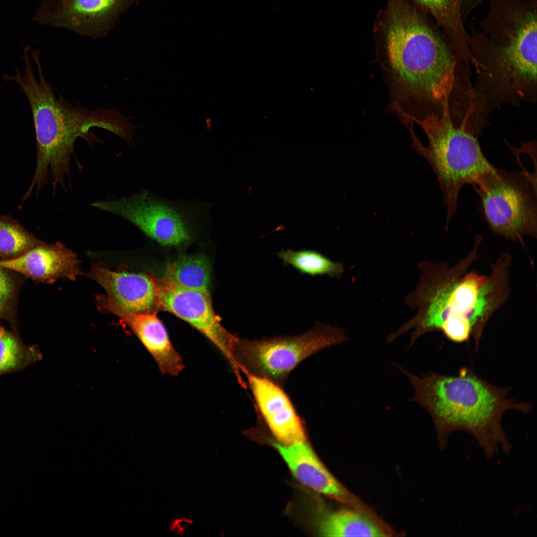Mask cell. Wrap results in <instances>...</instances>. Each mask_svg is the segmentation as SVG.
I'll list each match as a JSON object with an SVG mask.
<instances>
[{
  "instance_id": "obj_1",
  "label": "cell",
  "mask_w": 537,
  "mask_h": 537,
  "mask_svg": "<svg viewBox=\"0 0 537 537\" xmlns=\"http://www.w3.org/2000/svg\"><path fill=\"white\" fill-rule=\"evenodd\" d=\"M432 17L412 0H386L373 33L379 55L405 93L441 115L448 102L452 115L471 103L470 68L450 48Z\"/></svg>"
},
{
  "instance_id": "obj_2",
  "label": "cell",
  "mask_w": 537,
  "mask_h": 537,
  "mask_svg": "<svg viewBox=\"0 0 537 537\" xmlns=\"http://www.w3.org/2000/svg\"><path fill=\"white\" fill-rule=\"evenodd\" d=\"M481 240L477 236L471 252L453 266L427 261L419 263V283L406 298V303L416 313L387 336V343L414 329L410 347L420 337L437 331L455 344L468 343L472 338L477 352L486 325L509 298L512 263L511 255L504 253L496 260L488 275L469 269L479 259Z\"/></svg>"
},
{
  "instance_id": "obj_3",
  "label": "cell",
  "mask_w": 537,
  "mask_h": 537,
  "mask_svg": "<svg viewBox=\"0 0 537 537\" xmlns=\"http://www.w3.org/2000/svg\"><path fill=\"white\" fill-rule=\"evenodd\" d=\"M32 57L37 65L38 80L34 77L28 53L23 55V76L17 69L14 75L3 76L5 80L18 84L25 93L34 122L36 165L25 198L30 196L33 190L41 189L48 183L50 174L54 194L58 186L67 190L65 179L70 178V160L77 139L81 137L90 145L100 141L91 132L90 128L106 130L128 144L133 142L137 128L119 109H90L80 104L74 105L61 95L56 98L52 86L43 76L39 53L32 52Z\"/></svg>"
},
{
  "instance_id": "obj_4",
  "label": "cell",
  "mask_w": 537,
  "mask_h": 537,
  "mask_svg": "<svg viewBox=\"0 0 537 537\" xmlns=\"http://www.w3.org/2000/svg\"><path fill=\"white\" fill-rule=\"evenodd\" d=\"M398 368L414 388L415 395L409 400L430 414L442 446L446 445L451 433L463 431L476 439L488 456L499 445L509 451L510 445L501 424L503 414L509 410L527 413L532 409L527 402L507 397L511 386L493 385L467 367L455 375L431 372L421 376Z\"/></svg>"
},
{
  "instance_id": "obj_5",
  "label": "cell",
  "mask_w": 537,
  "mask_h": 537,
  "mask_svg": "<svg viewBox=\"0 0 537 537\" xmlns=\"http://www.w3.org/2000/svg\"><path fill=\"white\" fill-rule=\"evenodd\" d=\"M425 133L429 142L425 147L413 133V147L425 157L434 171L447 207V226L455 214L460 191L492 170L475 135L463 125L455 126L450 116L448 102L440 116L431 114L421 119L411 118Z\"/></svg>"
},
{
  "instance_id": "obj_6",
  "label": "cell",
  "mask_w": 537,
  "mask_h": 537,
  "mask_svg": "<svg viewBox=\"0 0 537 537\" xmlns=\"http://www.w3.org/2000/svg\"><path fill=\"white\" fill-rule=\"evenodd\" d=\"M91 205L123 218L164 246L187 244L213 223L210 203L199 199L171 200L144 189Z\"/></svg>"
},
{
  "instance_id": "obj_7",
  "label": "cell",
  "mask_w": 537,
  "mask_h": 537,
  "mask_svg": "<svg viewBox=\"0 0 537 537\" xmlns=\"http://www.w3.org/2000/svg\"><path fill=\"white\" fill-rule=\"evenodd\" d=\"M536 179L527 171L496 167L481 175L473 186L479 197L482 218L490 230L523 243L537 234Z\"/></svg>"
},
{
  "instance_id": "obj_8",
  "label": "cell",
  "mask_w": 537,
  "mask_h": 537,
  "mask_svg": "<svg viewBox=\"0 0 537 537\" xmlns=\"http://www.w3.org/2000/svg\"><path fill=\"white\" fill-rule=\"evenodd\" d=\"M346 330L318 323L295 336L260 340L239 338L235 358L239 369L281 384L300 362L315 353L348 340Z\"/></svg>"
},
{
  "instance_id": "obj_9",
  "label": "cell",
  "mask_w": 537,
  "mask_h": 537,
  "mask_svg": "<svg viewBox=\"0 0 537 537\" xmlns=\"http://www.w3.org/2000/svg\"><path fill=\"white\" fill-rule=\"evenodd\" d=\"M157 307L169 312L205 336L228 361L237 377L241 375L235 358L239 338L221 325L215 314L208 292L181 287L164 277L152 275Z\"/></svg>"
},
{
  "instance_id": "obj_10",
  "label": "cell",
  "mask_w": 537,
  "mask_h": 537,
  "mask_svg": "<svg viewBox=\"0 0 537 537\" xmlns=\"http://www.w3.org/2000/svg\"><path fill=\"white\" fill-rule=\"evenodd\" d=\"M281 455L295 478L303 485L347 505L374 522L379 517L368 505L351 492L329 472L307 440L290 445L268 440Z\"/></svg>"
},
{
  "instance_id": "obj_11",
  "label": "cell",
  "mask_w": 537,
  "mask_h": 537,
  "mask_svg": "<svg viewBox=\"0 0 537 537\" xmlns=\"http://www.w3.org/2000/svg\"><path fill=\"white\" fill-rule=\"evenodd\" d=\"M98 306L116 315L129 327L156 362L163 374L176 376L183 370L180 355L174 347L168 332L155 312L134 313L124 311L106 296H97Z\"/></svg>"
},
{
  "instance_id": "obj_12",
  "label": "cell",
  "mask_w": 537,
  "mask_h": 537,
  "mask_svg": "<svg viewBox=\"0 0 537 537\" xmlns=\"http://www.w3.org/2000/svg\"><path fill=\"white\" fill-rule=\"evenodd\" d=\"M245 374L259 412L275 440L284 445L306 440L303 422L280 386L265 378Z\"/></svg>"
},
{
  "instance_id": "obj_13",
  "label": "cell",
  "mask_w": 537,
  "mask_h": 537,
  "mask_svg": "<svg viewBox=\"0 0 537 537\" xmlns=\"http://www.w3.org/2000/svg\"><path fill=\"white\" fill-rule=\"evenodd\" d=\"M0 267L47 283L61 278L73 280L79 273V261L71 250L60 243L42 241L17 257L0 260Z\"/></svg>"
},
{
  "instance_id": "obj_14",
  "label": "cell",
  "mask_w": 537,
  "mask_h": 537,
  "mask_svg": "<svg viewBox=\"0 0 537 537\" xmlns=\"http://www.w3.org/2000/svg\"><path fill=\"white\" fill-rule=\"evenodd\" d=\"M89 276L103 288L110 300L124 311L148 312L157 307L156 287L151 275L111 270L96 263L92 265Z\"/></svg>"
},
{
  "instance_id": "obj_15",
  "label": "cell",
  "mask_w": 537,
  "mask_h": 537,
  "mask_svg": "<svg viewBox=\"0 0 537 537\" xmlns=\"http://www.w3.org/2000/svg\"><path fill=\"white\" fill-rule=\"evenodd\" d=\"M434 19L450 47L462 53L468 49L469 34L462 18L463 0H412Z\"/></svg>"
},
{
  "instance_id": "obj_16",
  "label": "cell",
  "mask_w": 537,
  "mask_h": 537,
  "mask_svg": "<svg viewBox=\"0 0 537 537\" xmlns=\"http://www.w3.org/2000/svg\"><path fill=\"white\" fill-rule=\"evenodd\" d=\"M318 533L325 537L393 536L361 513L352 508L328 513L318 524Z\"/></svg>"
},
{
  "instance_id": "obj_17",
  "label": "cell",
  "mask_w": 537,
  "mask_h": 537,
  "mask_svg": "<svg viewBox=\"0 0 537 537\" xmlns=\"http://www.w3.org/2000/svg\"><path fill=\"white\" fill-rule=\"evenodd\" d=\"M163 277L181 287L208 292L210 269L202 256L183 257L169 264Z\"/></svg>"
},
{
  "instance_id": "obj_18",
  "label": "cell",
  "mask_w": 537,
  "mask_h": 537,
  "mask_svg": "<svg viewBox=\"0 0 537 537\" xmlns=\"http://www.w3.org/2000/svg\"><path fill=\"white\" fill-rule=\"evenodd\" d=\"M41 358L36 346L24 345L0 324V376L23 370Z\"/></svg>"
},
{
  "instance_id": "obj_19",
  "label": "cell",
  "mask_w": 537,
  "mask_h": 537,
  "mask_svg": "<svg viewBox=\"0 0 537 537\" xmlns=\"http://www.w3.org/2000/svg\"><path fill=\"white\" fill-rule=\"evenodd\" d=\"M277 255L283 263L291 266L302 273L336 276L341 275L344 271L341 263L333 262L314 251L282 250Z\"/></svg>"
},
{
  "instance_id": "obj_20",
  "label": "cell",
  "mask_w": 537,
  "mask_h": 537,
  "mask_svg": "<svg viewBox=\"0 0 537 537\" xmlns=\"http://www.w3.org/2000/svg\"><path fill=\"white\" fill-rule=\"evenodd\" d=\"M41 241L9 216H0V257L4 259L17 257Z\"/></svg>"
},
{
  "instance_id": "obj_21",
  "label": "cell",
  "mask_w": 537,
  "mask_h": 537,
  "mask_svg": "<svg viewBox=\"0 0 537 537\" xmlns=\"http://www.w3.org/2000/svg\"><path fill=\"white\" fill-rule=\"evenodd\" d=\"M118 0H70L67 16L76 21L95 20L107 15L115 7Z\"/></svg>"
},
{
  "instance_id": "obj_22",
  "label": "cell",
  "mask_w": 537,
  "mask_h": 537,
  "mask_svg": "<svg viewBox=\"0 0 537 537\" xmlns=\"http://www.w3.org/2000/svg\"><path fill=\"white\" fill-rule=\"evenodd\" d=\"M14 283L7 269L0 267V319L7 313L14 293Z\"/></svg>"
},
{
  "instance_id": "obj_23",
  "label": "cell",
  "mask_w": 537,
  "mask_h": 537,
  "mask_svg": "<svg viewBox=\"0 0 537 537\" xmlns=\"http://www.w3.org/2000/svg\"><path fill=\"white\" fill-rule=\"evenodd\" d=\"M193 523V520L188 518H176L169 524V530L177 536L182 535Z\"/></svg>"
},
{
  "instance_id": "obj_24",
  "label": "cell",
  "mask_w": 537,
  "mask_h": 537,
  "mask_svg": "<svg viewBox=\"0 0 537 537\" xmlns=\"http://www.w3.org/2000/svg\"></svg>"
}]
</instances>
